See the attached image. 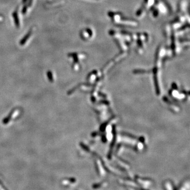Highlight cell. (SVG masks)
<instances>
[]
</instances>
